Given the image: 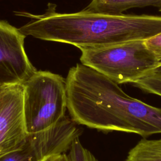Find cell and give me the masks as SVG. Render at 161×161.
I'll use <instances>...</instances> for the list:
<instances>
[{"mask_svg":"<svg viewBox=\"0 0 161 161\" xmlns=\"http://www.w3.org/2000/svg\"><path fill=\"white\" fill-rule=\"evenodd\" d=\"M27 135L23 114V85L0 86V156L18 148Z\"/></svg>","mask_w":161,"mask_h":161,"instance_id":"obj_7","label":"cell"},{"mask_svg":"<svg viewBox=\"0 0 161 161\" xmlns=\"http://www.w3.org/2000/svg\"><path fill=\"white\" fill-rule=\"evenodd\" d=\"M160 33L161 16L156 15L54 11L47 23L50 41L70 44L79 49L145 40Z\"/></svg>","mask_w":161,"mask_h":161,"instance_id":"obj_2","label":"cell"},{"mask_svg":"<svg viewBox=\"0 0 161 161\" xmlns=\"http://www.w3.org/2000/svg\"><path fill=\"white\" fill-rule=\"evenodd\" d=\"M159 11H161V9H159Z\"/></svg>","mask_w":161,"mask_h":161,"instance_id":"obj_14","label":"cell"},{"mask_svg":"<svg viewBox=\"0 0 161 161\" xmlns=\"http://www.w3.org/2000/svg\"><path fill=\"white\" fill-rule=\"evenodd\" d=\"M23 85L24 120L28 134L48 130L65 116L66 82L61 75L36 70Z\"/></svg>","mask_w":161,"mask_h":161,"instance_id":"obj_4","label":"cell"},{"mask_svg":"<svg viewBox=\"0 0 161 161\" xmlns=\"http://www.w3.org/2000/svg\"><path fill=\"white\" fill-rule=\"evenodd\" d=\"M42 161H66L65 153H57L46 157Z\"/></svg>","mask_w":161,"mask_h":161,"instance_id":"obj_13","label":"cell"},{"mask_svg":"<svg viewBox=\"0 0 161 161\" xmlns=\"http://www.w3.org/2000/svg\"><path fill=\"white\" fill-rule=\"evenodd\" d=\"M131 84L144 92L161 96V66Z\"/></svg>","mask_w":161,"mask_h":161,"instance_id":"obj_10","label":"cell"},{"mask_svg":"<svg viewBox=\"0 0 161 161\" xmlns=\"http://www.w3.org/2000/svg\"><path fill=\"white\" fill-rule=\"evenodd\" d=\"M148 48L161 60V33L145 40Z\"/></svg>","mask_w":161,"mask_h":161,"instance_id":"obj_12","label":"cell"},{"mask_svg":"<svg viewBox=\"0 0 161 161\" xmlns=\"http://www.w3.org/2000/svg\"><path fill=\"white\" fill-rule=\"evenodd\" d=\"M71 118L64 116L48 130L28 134L16 149L0 156V161H42L57 153H65L82 131Z\"/></svg>","mask_w":161,"mask_h":161,"instance_id":"obj_5","label":"cell"},{"mask_svg":"<svg viewBox=\"0 0 161 161\" xmlns=\"http://www.w3.org/2000/svg\"><path fill=\"white\" fill-rule=\"evenodd\" d=\"M125 161H161V138L142 139L129 151Z\"/></svg>","mask_w":161,"mask_h":161,"instance_id":"obj_9","label":"cell"},{"mask_svg":"<svg viewBox=\"0 0 161 161\" xmlns=\"http://www.w3.org/2000/svg\"><path fill=\"white\" fill-rule=\"evenodd\" d=\"M80 50L81 64L118 84H132L161 66V60L148 48L144 40Z\"/></svg>","mask_w":161,"mask_h":161,"instance_id":"obj_3","label":"cell"},{"mask_svg":"<svg viewBox=\"0 0 161 161\" xmlns=\"http://www.w3.org/2000/svg\"><path fill=\"white\" fill-rule=\"evenodd\" d=\"M79 137L74 138L67 150L68 153H65L66 161H99L89 150L82 145Z\"/></svg>","mask_w":161,"mask_h":161,"instance_id":"obj_11","label":"cell"},{"mask_svg":"<svg viewBox=\"0 0 161 161\" xmlns=\"http://www.w3.org/2000/svg\"><path fill=\"white\" fill-rule=\"evenodd\" d=\"M65 82L67 108L77 124L143 137L161 133V108L128 96L94 69L77 64L70 69Z\"/></svg>","mask_w":161,"mask_h":161,"instance_id":"obj_1","label":"cell"},{"mask_svg":"<svg viewBox=\"0 0 161 161\" xmlns=\"http://www.w3.org/2000/svg\"><path fill=\"white\" fill-rule=\"evenodd\" d=\"M149 6L161 9V0H92L83 11L118 15L129 9Z\"/></svg>","mask_w":161,"mask_h":161,"instance_id":"obj_8","label":"cell"},{"mask_svg":"<svg viewBox=\"0 0 161 161\" xmlns=\"http://www.w3.org/2000/svg\"><path fill=\"white\" fill-rule=\"evenodd\" d=\"M25 35L0 20V86L23 84L36 70L25 52Z\"/></svg>","mask_w":161,"mask_h":161,"instance_id":"obj_6","label":"cell"}]
</instances>
